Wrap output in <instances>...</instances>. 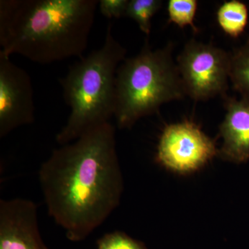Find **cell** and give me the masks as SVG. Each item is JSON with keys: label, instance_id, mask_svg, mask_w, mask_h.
Returning a JSON list of instances; mask_svg holds the SVG:
<instances>
[{"label": "cell", "instance_id": "cell-1", "mask_svg": "<svg viewBox=\"0 0 249 249\" xmlns=\"http://www.w3.org/2000/svg\"><path fill=\"white\" fill-rule=\"evenodd\" d=\"M47 212L67 238L83 242L120 204L124 178L111 122L55 149L41 165Z\"/></svg>", "mask_w": 249, "mask_h": 249}, {"label": "cell", "instance_id": "cell-2", "mask_svg": "<svg viewBox=\"0 0 249 249\" xmlns=\"http://www.w3.org/2000/svg\"><path fill=\"white\" fill-rule=\"evenodd\" d=\"M98 0H1L0 54L48 65L81 58Z\"/></svg>", "mask_w": 249, "mask_h": 249}, {"label": "cell", "instance_id": "cell-3", "mask_svg": "<svg viewBox=\"0 0 249 249\" xmlns=\"http://www.w3.org/2000/svg\"><path fill=\"white\" fill-rule=\"evenodd\" d=\"M126 53L109 23L103 45L80 58L59 79L63 99L71 109L66 124L55 136L59 145L74 142L114 117L116 73Z\"/></svg>", "mask_w": 249, "mask_h": 249}, {"label": "cell", "instance_id": "cell-4", "mask_svg": "<svg viewBox=\"0 0 249 249\" xmlns=\"http://www.w3.org/2000/svg\"><path fill=\"white\" fill-rule=\"evenodd\" d=\"M173 45L153 50L145 41L137 55L121 62L116 73L114 118L119 128L130 129L164 103L186 97Z\"/></svg>", "mask_w": 249, "mask_h": 249}, {"label": "cell", "instance_id": "cell-5", "mask_svg": "<svg viewBox=\"0 0 249 249\" xmlns=\"http://www.w3.org/2000/svg\"><path fill=\"white\" fill-rule=\"evenodd\" d=\"M177 65L187 96L196 101L227 96L231 53L212 44L189 41L178 55Z\"/></svg>", "mask_w": 249, "mask_h": 249}, {"label": "cell", "instance_id": "cell-6", "mask_svg": "<svg viewBox=\"0 0 249 249\" xmlns=\"http://www.w3.org/2000/svg\"><path fill=\"white\" fill-rule=\"evenodd\" d=\"M217 154L213 141L193 121L186 120L163 129L156 160L171 171L188 174L200 169Z\"/></svg>", "mask_w": 249, "mask_h": 249}, {"label": "cell", "instance_id": "cell-7", "mask_svg": "<svg viewBox=\"0 0 249 249\" xmlns=\"http://www.w3.org/2000/svg\"><path fill=\"white\" fill-rule=\"evenodd\" d=\"M35 121L34 89L30 75L0 54V138Z\"/></svg>", "mask_w": 249, "mask_h": 249}, {"label": "cell", "instance_id": "cell-8", "mask_svg": "<svg viewBox=\"0 0 249 249\" xmlns=\"http://www.w3.org/2000/svg\"><path fill=\"white\" fill-rule=\"evenodd\" d=\"M0 249H50L41 235L34 201L0 200Z\"/></svg>", "mask_w": 249, "mask_h": 249}, {"label": "cell", "instance_id": "cell-9", "mask_svg": "<svg viewBox=\"0 0 249 249\" xmlns=\"http://www.w3.org/2000/svg\"><path fill=\"white\" fill-rule=\"evenodd\" d=\"M227 113L219 127L222 145L217 155L232 163L249 160V98L225 97Z\"/></svg>", "mask_w": 249, "mask_h": 249}, {"label": "cell", "instance_id": "cell-10", "mask_svg": "<svg viewBox=\"0 0 249 249\" xmlns=\"http://www.w3.org/2000/svg\"><path fill=\"white\" fill-rule=\"evenodd\" d=\"M248 9L238 0L225 1L217 12L219 27L227 35L237 37L245 31L248 22Z\"/></svg>", "mask_w": 249, "mask_h": 249}, {"label": "cell", "instance_id": "cell-11", "mask_svg": "<svg viewBox=\"0 0 249 249\" xmlns=\"http://www.w3.org/2000/svg\"><path fill=\"white\" fill-rule=\"evenodd\" d=\"M230 80L234 89L249 98V42L231 53Z\"/></svg>", "mask_w": 249, "mask_h": 249}, {"label": "cell", "instance_id": "cell-12", "mask_svg": "<svg viewBox=\"0 0 249 249\" xmlns=\"http://www.w3.org/2000/svg\"><path fill=\"white\" fill-rule=\"evenodd\" d=\"M162 4L161 0H129L124 16L135 21L140 30L149 36L152 18L160 11Z\"/></svg>", "mask_w": 249, "mask_h": 249}, {"label": "cell", "instance_id": "cell-13", "mask_svg": "<svg viewBox=\"0 0 249 249\" xmlns=\"http://www.w3.org/2000/svg\"><path fill=\"white\" fill-rule=\"evenodd\" d=\"M197 6L196 0H170L167 8L170 22L180 28L190 26L195 32H197L194 23Z\"/></svg>", "mask_w": 249, "mask_h": 249}, {"label": "cell", "instance_id": "cell-14", "mask_svg": "<svg viewBox=\"0 0 249 249\" xmlns=\"http://www.w3.org/2000/svg\"><path fill=\"white\" fill-rule=\"evenodd\" d=\"M96 249H148L143 242L122 231L107 232L96 241Z\"/></svg>", "mask_w": 249, "mask_h": 249}, {"label": "cell", "instance_id": "cell-15", "mask_svg": "<svg viewBox=\"0 0 249 249\" xmlns=\"http://www.w3.org/2000/svg\"><path fill=\"white\" fill-rule=\"evenodd\" d=\"M129 0H100V12L108 19L124 17Z\"/></svg>", "mask_w": 249, "mask_h": 249}, {"label": "cell", "instance_id": "cell-16", "mask_svg": "<svg viewBox=\"0 0 249 249\" xmlns=\"http://www.w3.org/2000/svg\"><path fill=\"white\" fill-rule=\"evenodd\" d=\"M247 42H249V37L248 40H247Z\"/></svg>", "mask_w": 249, "mask_h": 249}]
</instances>
